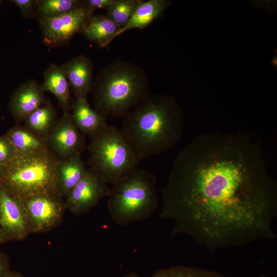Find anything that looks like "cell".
I'll return each instance as SVG.
<instances>
[{
  "instance_id": "9c48e42d",
  "label": "cell",
  "mask_w": 277,
  "mask_h": 277,
  "mask_svg": "<svg viewBox=\"0 0 277 277\" xmlns=\"http://www.w3.org/2000/svg\"><path fill=\"white\" fill-rule=\"evenodd\" d=\"M104 179L93 169L86 170L80 182L66 196L65 207L75 214L85 213L104 197L111 188Z\"/></svg>"
},
{
  "instance_id": "ac0fdd59",
  "label": "cell",
  "mask_w": 277,
  "mask_h": 277,
  "mask_svg": "<svg viewBox=\"0 0 277 277\" xmlns=\"http://www.w3.org/2000/svg\"><path fill=\"white\" fill-rule=\"evenodd\" d=\"M167 5V2L164 0L142 2L128 22L116 33L114 38L129 30L145 28L162 14Z\"/></svg>"
},
{
  "instance_id": "4316f807",
  "label": "cell",
  "mask_w": 277,
  "mask_h": 277,
  "mask_svg": "<svg viewBox=\"0 0 277 277\" xmlns=\"http://www.w3.org/2000/svg\"><path fill=\"white\" fill-rule=\"evenodd\" d=\"M9 271L8 261L6 256L0 252V277H3Z\"/></svg>"
},
{
  "instance_id": "7c38bea8",
  "label": "cell",
  "mask_w": 277,
  "mask_h": 277,
  "mask_svg": "<svg viewBox=\"0 0 277 277\" xmlns=\"http://www.w3.org/2000/svg\"><path fill=\"white\" fill-rule=\"evenodd\" d=\"M42 85L28 80L16 88L10 96L9 109L16 122L24 121L35 110L47 102Z\"/></svg>"
},
{
  "instance_id": "d6986e66",
  "label": "cell",
  "mask_w": 277,
  "mask_h": 277,
  "mask_svg": "<svg viewBox=\"0 0 277 277\" xmlns=\"http://www.w3.org/2000/svg\"><path fill=\"white\" fill-rule=\"evenodd\" d=\"M53 106L47 102L24 120V127L46 141L50 129L57 120Z\"/></svg>"
},
{
  "instance_id": "5b68a950",
  "label": "cell",
  "mask_w": 277,
  "mask_h": 277,
  "mask_svg": "<svg viewBox=\"0 0 277 277\" xmlns=\"http://www.w3.org/2000/svg\"><path fill=\"white\" fill-rule=\"evenodd\" d=\"M58 161L57 156L48 148L18 154L6 166L0 184L22 200L41 193L58 192Z\"/></svg>"
},
{
  "instance_id": "277c9868",
  "label": "cell",
  "mask_w": 277,
  "mask_h": 277,
  "mask_svg": "<svg viewBox=\"0 0 277 277\" xmlns=\"http://www.w3.org/2000/svg\"><path fill=\"white\" fill-rule=\"evenodd\" d=\"M156 186L155 176L141 169L113 185L107 202L113 221L125 226L150 216L159 206Z\"/></svg>"
},
{
  "instance_id": "f1b7e54d",
  "label": "cell",
  "mask_w": 277,
  "mask_h": 277,
  "mask_svg": "<svg viewBox=\"0 0 277 277\" xmlns=\"http://www.w3.org/2000/svg\"><path fill=\"white\" fill-rule=\"evenodd\" d=\"M3 277H23V276L17 272H13L9 270Z\"/></svg>"
},
{
  "instance_id": "d4e9b609",
  "label": "cell",
  "mask_w": 277,
  "mask_h": 277,
  "mask_svg": "<svg viewBox=\"0 0 277 277\" xmlns=\"http://www.w3.org/2000/svg\"><path fill=\"white\" fill-rule=\"evenodd\" d=\"M21 10L24 18H29L37 15L36 11V0L11 1Z\"/></svg>"
},
{
  "instance_id": "4dcf8cb0",
  "label": "cell",
  "mask_w": 277,
  "mask_h": 277,
  "mask_svg": "<svg viewBox=\"0 0 277 277\" xmlns=\"http://www.w3.org/2000/svg\"><path fill=\"white\" fill-rule=\"evenodd\" d=\"M122 277H140L138 274L136 272H132Z\"/></svg>"
},
{
  "instance_id": "7402d4cb",
  "label": "cell",
  "mask_w": 277,
  "mask_h": 277,
  "mask_svg": "<svg viewBox=\"0 0 277 277\" xmlns=\"http://www.w3.org/2000/svg\"><path fill=\"white\" fill-rule=\"evenodd\" d=\"M142 2L139 0H116L108 10L107 16L122 28L128 22Z\"/></svg>"
},
{
  "instance_id": "52a82bcc",
  "label": "cell",
  "mask_w": 277,
  "mask_h": 277,
  "mask_svg": "<svg viewBox=\"0 0 277 277\" xmlns=\"http://www.w3.org/2000/svg\"><path fill=\"white\" fill-rule=\"evenodd\" d=\"M86 4L83 7L54 17H39L43 41L54 47L68 45L92 15Z\"/></svg>"
},
{
  "instance_id": "1f68e13d",
  "label": "cell",
  "mask_w": 277,
  "mask_h": 277,
  "mask_svg": "<svg viewBox=\"0 0 277 277\" xmlns=\"http://www.w3.org/2000/svg\"><path fill=\"white\" fill-rule=\"evenodd\" d=\"M260 277H269V276H261Z\"/></svg>"
},
{
  "instance_id": "30bf717a",
  "label": "cell",
  "mask_w": 277,
  "mask_h": 277,
  "mask_svg": "<svg viewBox=\"0 0 277 277\" xmlns=\"http://www.w3.org/2000/svg\"><path fill=\"white\" fill-rule=\"evenodd\" d=\"M46 142L48 148L61 159L81 153L85 146L82 134L74 125L71 115L64 112L49 132Z\"/></svg>"
},
{
  "instance_id": "9a60e30c",
  "label": "cell",
  "mask_w": 277,
  "mask_h": 277,
  "mask_svg": "<svg viewBox=\"0 0 277 277\" xmlns=\"http://www.w3.org/2000/svg\"><path fill=\"white\" fill-rule=\"evenodd\" d=\"M41 85L45 92L54 95L64 112H68L72 105L70 86L62 65L51 64L44 72Z\"/></svg>"
},
{
  "instance_id": "ffe728a7",
  "label": "cell",
  "mask_w": 277,
  "mask_h": 277,
  "mask_svg": "<svg viewBox=\"0 0 277 277\" xmlns=\"http://www.w3.org/2000/svg\"><path fill=\"white\" fill-rule=\"evenodd\" d=\"M5 134L18 154L31 153L48 148L45 140L25 127H13Z\"/></svg>"
},
{
  "instance_id": "ba28073f",
  "label": "cell",
  "mask_w": 277,
  "mask_h": 277,
  "mask_svg": "<svg viewBox=\"0 0 277 277\" xmlns=\"http://www.w3.org/2000/svg\"><path fill=\"white\" fill-rule=\"evenodd\" d=\"M58 192L36 194L23 200L30 232L47 231L61 221L64 204Z\"/></svg>"
},
{
  "instance_id": "e0dca14e",
  "label": "cell",
  "mask_w": 277,
  "mask_h": 277,
  "mask_svg": "<svg viewBox=\"0 0 277 277\" xmlns=\"http://www.w3.org/2000/svg\"><path fill=\"white\" fill-rule=\"evenodd\" d=\"M121 27L107 15H91L85 22L80 32L99 47H106L114 39Z\"/></svg>"
},
{
  "instance_id": "8992f818",
  "label": "cell",
  "mask_w": 277,
  "mask_h": 277,
  "mask_svg": "<svg viewBox=\"0 0 277 277\" xmlns=\"http://www.w3.org/2000/svg\"><path fill=\"white\" fill-rule=\"evenodd\" d=\"M88 150L92 169L112 186L137 169L140 160L122 130L114 126L107 124L93 136Z\"/></svg>"
},
{
  "instance_id": "8fae6325",
  "label": "cell",
  "mask_w": 277,
  "mask_h": 277,
  "mask_svg": "<svg viewBox=\"0 0 277 277\" xmlns=\"http://www.w3.org/2000/svg\"><path fill=\"white\" fill-rule=\"evenodd\" d=\"M0 226L9 240H20L30 232L23 200L0 184Z\"/></svg>"
},
{
  "instance_id": "603a6c76",
  "label": "cell",
  "mask_w": 277,
  "mask_h": 277,
  "mask_svg": "<svg viewBox=\"0 0 277 277\" xmlns=\"http://www.w3.org/2000/svg\"><path fill=\"white\" fill-rule=\"evenodd\" d=\"M151 277H225L215 271L196 267L177 266L160 270Z\"/></svg>"
},
{
  "instance_id": "6da1fadb",
  "label": "cell",
  "mask_w": 277,
  "mask_h": 277,
  "mask_svg": "<svg viewBox=\"0 0 277 277\" xmlns=\"http://www.w3.org/2000/svg\"><path fill=\"white\" fill-rule=\"evenodd\" d=\"M160 217L172 234L206 248L274 239L277 188L259 146L240 134L201 135L176 157L162 191Z\"/></svg>"
},
{
  "instance_id": "83f0119b",
  "label": "cell",
  "mask_w": 277,
  "mask_h": 277,
  "mask_svg": "<svg viewBox=\"0 0 277 277\" xmlns=\"http://www.w3.org/2000/svg\"><path fill=\"white\" fill-rule=\"evenodd\" d=\"M8 240H9L6 233H5L2 227L0 226V244L6 242Z\"/></svg>"
},
{
  "instance_id": "2e32d148",
  "label": "cell",
  "mask_w": 277,
  "mask_h": 277,
  "mask_svg": "<svg viewBox=\"0 0 277 277\" xmlns=\"http://www.w3.org/2000/svg\"><path fill=\"white\" fill-rule=\"evenodd\" d=\"M86 171L81 153L58 160L56 175L57 188L60 194L67 196L83 177Z\"/></svg>"
},
{
  "instance_id": "4fadbf2b",
  "label": "cell",
  "mask_w": 277,
  "mask_h": 277,
  "mask_svg": "<svg viewBox=\"0 0 277 277\" xmlns=\"http://www.w3.org/2000/svg\"><path fill=\"white\" fill-rule=\"evenodd\" d=\"M62 66L75 98L87 97L93 86V66L89 57L80 55Z\"/></svg>"
},
{
  "instance_id": "7a4b0ae2",
  "label": "cell",
  "mask_w": 277,
  "mask_h": 277,
  "mask_svg": "<svg viewBox=\"0 0 277 277\" xmlns=\"http://www.w3.org/2000/svg\"><path fill=\"white\" fill-rule=\"evenodd\" d=\"M121 130L140 161L176 145L183 120L171 98L147 95L124 116Z\"/></svg>"
},
{
  "instance_id": "cb8c5ba5",
  "label": "cell",
  "mask_w": 277,
  "mask_h": 277,
  "mask_svg": "<svg viewBox=\"0 0 277 277\" xmlns=\"http://www.w3.org/2000/svg\"><path fill=\"white\" fill-rule=\"evenodd\" d=\"M18 154L15 147L5 135L0 136V165L7 166Z\"/></svg>"
},
{
  "instance_id": "3957f363",
  "label": "cell",
  "mask_w": 277,
  "mask_h": 277,
  "mask_svg": "<svg viewBox=\"0 0 277 277\" xmlns=\"http://www.w3.org/2000/svg\"><path fill=\"white\" fill-rule=\"evenodd\" d=\"M147 77L137 65L116 61L105 67L93 89L95 110L106 116H125L147 96Z\"/></svg>"
},
{
  "instance_id": "5bb4252c",
  "label": "cell",
  "mask_w": 277,
  "mask_h": 277,
  "mask_svg": "<svg viewBox=\"0 0 277 277\" xmlns=\"http://www.w3.org/2000/svg\"><path fill=\"white\" fill-rule=\"evenodd\" d=\"M71 108V117L76 127L92 137L107 125V116L92 109L86 97L75 98Z\"/></svg>"
},
{
  "instance_id": "484cf974",
  "label": "cell",
  "mask_w": 277,
  "mask_h": 277,
  "mask_svg": "<svg viewBox=\"0 0 277 277\" xmlns=\"http://www.w3.org/2000/svg\"><path fill=\"white\" fill-rule=\"evenodd\" d=\"M116 0H87L86 5L93 12L97 9H105L107 10L114 4Z\"/></svg>"
},
{
  "instance_id": "44dd1931",
  "label": "cell",
  "mask_w": 277,
  "mask_h": 277,
  "mask_svg": "<svg viewBox=\"0 0 277 277\" xmlns=\"http://www.w3.org/2000/svg\"><path fill=\"white\" fill-rule=\"evenodd\" d=\"M85 1L37 0L36 11L39 17H54L84 6Z\"/></svg>"
},
{
  "instance_id": "f546056e",
  "label": "cell",
  "mask_w": 277,
  "mask_h": 277,
  "mask_svg": "<svg viewBox=\"0 0 277 277\" xmlns=\"http://www.w3.org/2000/svg\"><path fill=\"white\" fill-rule=\"evenodd\" d=\"M6 169V166L0 165V181L3 177Z\"/></svg>"
}]
</instances>
